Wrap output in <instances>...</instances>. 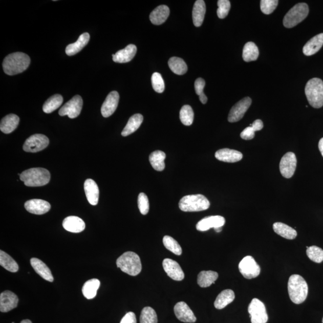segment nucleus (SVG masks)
<instances>
[{
  "mask_svg": "<svg viewBox=\"0 0 323 323\" xmlns=\"http://www.w3.org/2000/svg\"><path fill=\"white\" fill-rule=\"evenodd\" d=\"M30 62V58L26 53L15 52L6 56L3 62V68L6 74L14 76L25 72Z\"/></svg>",
  "mask_w": 323,
  "mask_h": 323,
  "instance_id": "obj_1",
  "label": "nucleus"
},
{
  "mask_svg": "<svg viewBox=\"0 0 323 323\" xmlns=\"http://www.w3.org/2000/svg\"><path fill=\"white\" fill-rule=\"evenodd\" d=\"M290 299L294 304H300L306 300L308 286L303 276L294 274L290 276L288 282Z\"/></svg>",
  "mask_w": 323,
  "mask_h": 323,
  "instance_id": "obj_2",
  "label": "nucleus"
},
{
  "mask_svg": "<svg viewBox=\"0 0 323 323\" xmlns=\"http://www.w3.org/2000/svg\"><path fill=\"white\" fill-rule=\"evenodd\" d=\"M20 180L26 186H44L49 183L51 174L48 169L45 168H31L20 174Z\"/></svg>",
  "mask_w": 323,
  "mask_h": 323,
  "instance_id": "obj_3",
  "label": "nucleus"
},
{
  "mask_svg": "<svg viewBox=\"0 0 323 323\" xmlns=\"http://www.w3.org/2000/svg\"><path fill=\"white\" fill-rule=\"evenodd\" d=\"M117 266L123 272L131 276H136L142 270V265L139 255L132 251L123 253L118 259Z\"/></svg>",
  "mask_w": 323,
  "mask_h": 323,
  "instance_id": "obj_4",
  "label": "nucleus"
},
{
  "mask_svg": "<svg viewBox=\"0 0 323 323\" xmlns=\"http://www.w3.org/2000/svg\"><path fill=\"white\" fill-rule=\"evenodd\" d=\"M309 103L315 109L323 106V81L318 78L309 80L305 89Z\"/></svg>",
  "mask_w": 323,
  "mask_h": 323,
  "instance_id": "obj_5",
  "label": "nucleus"
},
{
  "mask_svg": "<svg viewBox=\"0 0 323 323\" xmlns=\"http://www.w3.org/2000/svg\"><path fill=\"white\" fill-rule=\"evenodd\" d=\"M210 207L208 199L201 194L187 195L181 199L179 208L184 212H198L207 210Z\"/></svg>",
  "mask_w": 323,
  "mask_h": 323,
  "instance_id": "obj_6",
  "label": "nucleus"
},
{
  "mask_svg": "<svg viewBox=\"0 0 323 323\" xmlns=\"http://www.w3.org/2000/svg\"><path fill=\"white\" fill-rule=\"evenodd\" d=\"M308 13V5L305 3H298L293 6L284 17V26L287 28H292L296 26L306 18Z\"/></svg>",
  "mask_w": 323,
  "mask_h": 323,
  "instance_id": "obj_7",
  "label": "nucleus"
},
{
  "mask_svg": "<svg viewBox=\"0 0 323 323\" xmlns=\"http://www.w3.org/2000/svg\"><path fill=\"white\" fill-rule=\"evenodd\" d=\"M248 313L250 315L251 323H266L268 315L265 305L262 301L254 298L248 305Z\"/></svg>",
  "mask_w": 323,
  "mask_h": 323,
  "instance_id": "obj_8",
  "label": "nucleus"
},
{
  "mask_svg": "<svg viewBox=\"0 0 323 323\" xmlns=\"http://www.w3.org/2000/svg\"><path fill=\"white\" fill-rule=\"evenodd\" d=\"M239 267L241 274L247 279L256 278L261 273L260 266L250 255L244 257L240 262Z\"/></svg>",
  "mask_w": 323,
  "mask_h": 323,
  "instance_id": "obj_9",
  "label": "nucleus"
},
{
  "mask_svg": "<svg viewBox=\"0 0 323 323\" xmlns=\"http://www.w3.org/2000/svg\"><path fill=\"white\" fill-rule=\"evenodd\" d=\"M83 99L80 95L74 96L59 110L61 116H68L71 119L76 118L80 114L83 107Z\"/></svg>",
  "mask_w": 323,
  "mask_h": 323,
  "instance_id": "obj_10",
  "label": "nucleus"
},
{
  "mask_svg": "<svg viewBox=\"0 0 323 323\" xmlns=\"http://www.w3.org/2000/svg\"><path fill=\"white\" fill-rule=\"evenodd\" d=\"M49 144V138L42 134H34L25 142L23 150L25 152L36 153L44 150Z\"/></svg>",
  "mask_w": 323,
  "mask_h": 323,
  "instance_id": "obj_11",
  "label": "nucleus"
},
{
  "mask_svg": "<svg viewBox=\"0 0 323 323\" xmlns=\"http://www.w3.org/2000/svg\"><path fill=\"white\" fill-rule=\"evenodd\" d=\"M296 165L297 159L295 154L293 152L287 153L280 161V173L285 178L290 179L294 175Z\"/></svg>",
  "mask_w": 323,
  "mask_h": 323,
  "instance_id": "obj_12",
  "label": "nucleus"
},
{
  "mask_svg": "<svg viewBox=\"0 0 323 323\" xmlns=\"http://www.w3.org/2000/svg\"><path fill=\"white\" fill-rule=\"evenodd\" d=\"M252 100L250 97L244 98L235 105L232 106L228 116V121L230 123L239 122L242 119L249 109L251 104Z\"/></svg>",
  "mask_w": 323,
  "mask_h": 323,
  "instance_id": "obj_13",
  "label": "nucleus"
},
{
  "mask_svg": "<svg viewBox=\"0 0 323 323\" xmlns=\"http://www.w3.org/2000/svg\"><path fill=\"white\" fill-rule=\"evenodd\" d=\"M225 219L221 216H208L197 223L196 228L199 231L204 232L211 228H218L225 224Z\"/></svg>",
  "mask_w": 323,
  "mask_h": 323,
  "instance_id": "obj_14",
  "label": "nucleus"
},
{
  "mask_svg": "<svg viewBox=\"0 0 323 323\" xmlns=\"http://www.w3.org/2000/svg\"><path fill=\"white\" fill-rule=\"evenodd\" d=\"M164 271L169 276L175 281H182L184 278V272L182 268L177 262L171 259H165L162 263Z\"/></svg>",
  "mask_w": 323,
  "mask_h": 323,
  "instance_id": "obj_15",
  "label": "nucleus"
},
{
  "mask_svg": "<svg viewBox=\"0 0 323 323\" xmlns=\"http://www.w3.org/2000/svg\"><path fill=\"white\" fill-rule=\"evenodd\" d=\"M119 94L118 92L112 91L106 97L101 106V114L104 118H109L114 113L118 107Z\"/></svg>",
  "mask_w": 323,
  "mask_h": 323,
  "instance_id": "obj_16",
  "label": "nucleus"
},
{
  "mask_svg": "<svg viewBox=\"0 0 323 323\" xmlns=\"http://www.w3.org/2000/svg\"><path fill=\"white\" fill-rule=\"evenodd\" d=\"M175 313L180 321L184 322L193 323L197 321V318L187 304L184 302H180L175 307Z\"/></svg>",
  "mask_w": 323,
  "mask_h": 323,
  "instance_id": "obj_17",
  "label": "nucleus"
},
{
  "mask_svg": "<svg viewBox=\"0 0 323 323\" xmlns=\"http://www.w3.org/2000/svg\"><path fill=\"white\" fill-rule=\"evenodd\" d=\"M25 208L31 214L42 215L49 211L51 205L47 201L33 199L26 202Z\"/></svg>",
  "mask_w": 323,
  "mask_h": 323,
  "instance_id": "obj_18",
  "label": "nucleus"
},
{
  "mask_svg": "<svg viewBox=\"0 0 323 323\" xmlns=\"http://www.w3.org/2000/svg\"><path fill=\"white\" fill-rule=\"evenodd\" d=\"M18 297L10 291L6 290L0 294V311L8 312L17 307Z\"/></svg>",
  "mask_w": 323,
  "mask_h": 323,
  "instance_id": "obj_19",
  "label": "nucleus"
},
{
  "mask_svg": "<svg viewBox=\"0 0 323 323\" xmlns=\"http://www.w3.org/2000/svg\"><path fill=\"white\" fill-rule=\"evenodd\" d=\"M215 157L220 161L235 163L240 161L243 159V155L239 151L229 148H223L216 152Z\"/></svg>",
  "mask_w": 323,
  "mask_h": 323,
  "instance_id": "obj_20",
  "label": "nucleus"
},
{
  "mask_svg": "<svg viewBox=\"0 0 323 323\" xmlns=\"http://www.w3.org/2000/svg\"><path fill=\"white\" fill-rule=\"evenodd\" d=\"M137 48L136 45H129L125 49L120 50L113 55V61L117 63H126L130 62L136 55Z\"/></svg>",
  "mask_w": 323,
  "mask_h": 323,
  "instance_id": "obj_21",
  "label": "nucleus"
},
{
  "mask_svg": "<svg viewBox=\"0 0 323 323\" xmlns=\"http://www.w3.org/2000/svg\"><path fill=\"white\" fill-rule=\"evenodd\" d=\"M85 194L92 205H97L99 201V191L97 184L92 179H87L84 184Z\"/></svg>",
  "mask_w": 323,
  "mask_h": 323,
  "instance_id": "obj_22",
  "label": "nucleus"
},
{
  "mask_svg": "<svg viewBox=\"0 0 323 323\" xmlns=\"http://www.w3.org/2000/svg\"><path fill=\"white\" fill-rule=\"evenodd\" d=\"M62 226L67 231L80 233L85 229V223L82 219L77 216H69L63 220Z\"/></svg>",
  "mask_w": 323,
  "mask_h": 323,
  "instance_id": "obj_23",
  "label": "nucleus"
},
{
  "mask_svg": "<svg viewBox=\"0 0 323 323\" xmlns=\"http://www.w3.org/2000/svg\"><path fill=\"white\" fill-rule=\"evenodd\" d=\"M31 265L34 271L42 278L49 282H53V276L48 266L44 262L37 258H32L30 261Z\"/></svg>",
  "mask_w": 323,
  "mask_h": 323,
  "instance_id": "obj_24",
  "label": "nucleus"
},
{
  "mask_svg": "<svg viewBox=\"0 0 323 323\" xmlns=\"http://www.w3.org/2000/svg\"><path fill=\"white\" fill-rule=\"evenodd\" d=\"M322 45L323 33L315 35L304 46V54L306 56L313 55L320 50Z\"/></svg>",
  "mask_w": 323,
  "mask_h": 323,
  "instance_id": "obj_25",
  "label": "nucleus"
},
{
  "mask_svg": "<svg viewBox=\"0 0 323 323\" xmlns=\"http://www.w3.org/2000/svg\"><path fill=\"white\" fill-rule=\"evenodd\" d=\"M90 40V35L88 33H84L80 35L76 42L67 46L66 54L68 56H73L77 54L88 45Z\"/></svg>",
  "mask_w": 323,
  "mask_h": 323,
  "instance_id": "obj_26",
  "label": "nucleus"
},
{
  "mask_svg": "<svg viewBox=\"0 0 323 323\" xmlns=\"http://www.w3.org/2000/svg\"><path fill=\"white\" fill-rule=\"evenodd\" d=\"M169 9L168 6L161 5L153 10L150 15V20L153 24L159 26L164 23L169 15Z\"/></svg>",
  "mask_w": 323,
  "mask_h": 323,
  "instance_id": "obj_27",
  "label": "nucleus"
},
{
  "mask_svg": "<svg viewBox=\"0 0 323 323\" xmlns=\"http://www.w3.org/2000/svg\"><path fill=\"white\" fill-rule=\"evenodd\" d=\"M19 118L16 115L10 114L3 118L0 123V130L3 133L8 134L15 131L19 123Z\"/></svg>",
  "mask_w": 323,
  "mask_h": 323,
  "instance_id": "obj_28",
  "label": "nucleus"
},
{
  "mask_svg": "<svg viewBox=\"0 0 323 323\" xmlns=\"http://www.w3.org/2000/svg\"><path fill=\"white\" fill-rule=\"evenodd\" d=\"M206 12V6L203 0H197L195 3L192 12L194 26L200 27L204 22Z\"/></svg>",
  "mask_w": 323,
  "mask_h": 323,
  "instance_id": "obj_29",
  "label": "nucleus"
},
{
  "mask_svg": "<svg viewBox=\"0 0 323 323\" xmlns=\"http://www.w3.org/2000/svg\"><path fill=\"white\" fill-rule=\"evenodd\" d=\"M235 293L233 290L230 289L223 290L216 298L214 302V307L218 310H222L228 306L229 304L232 303L235 299Z\"/></svg>",
  "mask_w": 323,
  "mask_h": 323,
  "instance_id": "obj_30",
  "label": "nucleus"
},
{
  "mask_svg": "<svg viewBox=\"0 0 323 323\" xmlns=\"http://www.w3.org/2000/svg\"><path fill=\"white\" fill-rule=\"evenodd\" d=\"M273 229L276 234L287 240H294L297 235L295 229L281 222L275 223Z\"/></svg>",
  "mask_w": 323,
  "mask_h": 323,
  "instance_id": "obj_31",
  "label": "nucleus"
},
{
  "mask_svg": "<svg viewBox=\"0 0 323 323\" xmlns=\"http://www.w3.org/2000/svg\"><path fill=\"white\" fill-rule=\"evenodd\" d=\"M143 121V116L141 114H136L131 116L125 128L122 131V136L123 137L128 136L131 134L136 132L139 128Z\"/></svg>",
  "mask_w": 323,
  "mask_h": 323,
  "instance_id": "obj_32",
  "label": "nucleus"
},
{
  "mask_svg": "<svg viewBox=\"0 0 323 323\" xmlns=\"http://www.w3.org/2000/svg\"><path fill=\"white\" fill-rule=\"evenodd\" d=\"M219 277L218 272L208 271H201L198 276V284L202 288H206L214 284Z\"/></svg>",
  "mask_w": 323,
  "mask_h": 323,
  "instance_id": "obj_33",
  "label": "nucleus"
},
{
  "mask_svg": "<svg viewBox=\"0 0 323 323\" xmlns=\"http://www.w3.org/2000/svg\"><path fill=\"white\" fill-rule=\"evenodd\" d=\"M165 158L166 155L164 152L157 150L152 153L149 156V161L156 171H162L165 167Z\"/></svg>",
  "mask_w": 323,
  "mask_h": 323,
  "instance_id": "obj_34",
  "label": "nucleus"
},
{
  "mask_svg": "<svg viewBox=\"0 0 323 323\" xmlns=\"http://www.w3.org/2000/svg\"><path fill=\"white\" fill-rule=\"evenodd\" d=\"M99 286H100V282L98 279L94 278L88 280L83 286V296L88 299H94L97 295Z\"/></svg>",
  "mask_w": 323,
  "mask_h": 323,
  "instance_id": "obj_35",
  "label": "nucleus"
},
{
  "mask_svg": "<svg viewBox=\"0 0 323 323\" xmlns=\"http://www.w3.org/2000/svg\"><path fill=\"white\" fill-rule=\"evenodd\" d=\"M259 52L257 46L253 42H248L243 48V58L244 61L249 62L256 61Z\"/></svg>",
  "mask_w": 323,
  "mask_h": 323,
  "instance_id": "obj_36",
  "label": "nucleus"
},
{
  "mask_svg": "<svg viewBox=\"0 0 323 323\" xmlns=\"http://www.w3.org/2000/svg\"><path fill=\"white\" fill-rule=\"evenodd\" d=\"M0 265L11 272H16L19 270V266L17 262L6 252L0 251Z\"/></svg>",
  "mask_w": 323,
  "mask_h": 323,
  "instance_id": "obj_37",
  "label": "nucleus"
},
{
  "mask_svg": "<svg viewBox=\"0 0 323 323\" xmlns=\"http://www.w3.org/2000/svg\"><path fill=\"white\" fill-rule=\"evenodd\" d=\"M63 102V97L59 94H55L50 97L42 106V111L46 113H51L58 109Z\"/></svg>",
  "mask_w": 323,
  "mask_h": 323,
  "instance_id": "obj_38",
  "label": "nucleus"
},
{
  "mask_svg": "<svg viewBox=\"0 0 323 323\" xmlns=\"http://www.w3.org/2000/svg\"><path fill=\"white\" fill-rule=\"evenodd\" d=\"M169 69L172 72L177 75H183L186 73L187 66L185 62L182 58L178 57H172L168 61Z\"/></svg>",
  "mask_w": 323,
  "mask_h": 323,
  "instance_id": "obj_39",
  "label": "nucleus"
},
{
  "mask_svg": "<svg viewBox=\"0 0 323 323\" xmlns=\"http://www.w3.org/2000/svg\"><path fill=\"white\" fill-rule=\"evenodd\" d=\"M263 127H264V123H263L262 120L260 119L255 120L250 126L247 127L241 133L240 136L242 139L245 140L253 139L255 131H261L263 129Z\"/></svg>",
  "mask_w": 323,
  "mask_h": 323,
  "instance_id": "obj_40",
  "label": "nucleus"
},
{
  "mask_svg": "<svg viewBox=\"0 0 323 323\" xmlns=\"http://www.w3.org/2000/svg\"><path fill=\"white\" fill-rule=\"evenodd\" d=\"M180 119L184 125L190 126L193 123L194 113L192 108L190 105L183 106L180 112Z\"/></svg>",
  "mask_w": 323,
  "mask_h": 323,
  "instance_id": "obj_41",
  "label": "nucleus"
},
{
  "mask_svg": "<svg viewBox=\"0 0 323 323\" xmlns=\"http://www.w3.org/2000/svg\"><path fill=\"white\" fill-rule=\"evenodd\" d=\"M163 243L165 247L172 253L177 255H180L182 253V247L176 240L171 236H165L163 239Z\"/></svg>",
  "mask_w": 323,
  "mask_h": 323,
  "instance_id": "obj_42",
  "label": "nucleus"
},
{
  "mask_svg": "<svg viewBox=\"0 0 323 323\" xmlns=\"http://www.w3.org/2000/svg\"><path fill=\"white\" fill-rule=\"evenodd\" d=\"M140 323H158V317L155 311L151 307L143 308L140 315Z\"/></svg>",
  "mask_w": 323,
  "mask_h": 323,
  "instance_id": "obj_43",
  "label": "nucleus"
},
{
  "mask_svg": "<svg viewBox=\"0 0 323 323\" xmlns=\"http://www.w3.org/2000/svg\"><path fill=\"white\" fill-rule=\"evenodd\" d=\"M307 254L311 261L317 264L323 261V250L321 248L315 246L308 247Z\"/></svg>",
  "mask_w": 323,
  "mask_h": 323,
  "instance_id": "obj_44",
  "label": "nucleus"
},
{
  "mask_svg": "<svg viewBox=\"0 0 323 323\" xmlns=\"http://www.w3.org/2000/svg\"><path fill=\"white\" fill-rule=\"evenodd\" d=\"M153 88L158 93H162L165 90V83L161 74L154 73L152 76Z\"/></svg>",
  "mask_w": 323,
  "mask_h": 323,
  "instance_id": "obj_45",
  "label": "nucleus"
},
{
  "mask_svg": "<svg viewBox=\"0 0 323 323\" xmlns=\"http://www.w3.org/2000/svg\"><path fill=\"white\" fill-rule=\"evenodd\" d=\"M278 2V0H262L261 1V11L265 15H270L276 9Z\"/></svg>",
  "mask_w": 323,
  "mask_h": 323,
  "instance_id": "obj_46",
  "label": "nucleus"
},
{
  "mask_svg": "<svg viewBox=\"0 0 323 323\" xmlns=\"http://www.w3.org/2000/svg\"><path fill=\"white\" fill-rule=\"evenodd\" d=\"M218 16L220 19H225L228 15L230 9V2L229 0H219L218 2Z\"/></svg>",
  "mask_w": 323,
  "mask_h": 323,
  "instance_id": "obj_47",
  "label": "nucleus"
},
{
  "mask_svg": "<svg viewBox=\"0 0 323 323\" xmlns=\"http://www.w3.org/2000/svg\"><path fill=\"white\" fill-rule=\"evenodd\" d=\"M138 206L142 214L146 215L148 214L150 205H149L148 199L146 195L141 193L138 195Z\"/></svg>",
  "mask_w": 323,
  "mask_h": 323,
  "instance_id": "obj_48",
  "label": "nucleus"
},
{
  "mask_svg": "<svg viewBox=\"0 0 323 323\" xmlns=\"http://www.w3.org/2000/svg\"><path fill=\"white\" fill-rule=\"evenodd\" d=\"M205 81L202 78H198L195 82V90L198 95L200 96L204 93Z\"/></svg>",
  "mask_w": 323,
  "mask_h": 323,
  "instance_id": "obj_49",
  "label": "nucleus"
},
{
  "mask_svg": "<svg viewBox=\"0 0 323 323\" xmlns=\"http://www.w3.org/2000/svg\"><path fill=\"white\" fill-rule=\"evenodd\" d=\"M120 323H137L136 314L133 312H128L124 316Z\"/></svg>",
  "mask_w": 323,
  "mask_h": 323,
  "instance_id": "obj_50",
  "label": "nucleus"
},
{
  "mask_svg": "<svg viewBox=\"0 0 323 323\" xmlns=\"http://www.w3.org/2000/svg\"><path fill=\"white\" fill-rule=\"evenodd\" d=\"M199 97H200V101L202 103V104H205L206 103H207L208 101V98L207 97V96H206L205 94H202L201 95L199 96Z\"/></svg>",
  "mask_w": 323,
  "mask_h": 323,
  "instance_id": "obj_51",
  "label": "nucleus"
},
{
  "mask_svg": "<svg viewBox=\"0 0 323 323\" xmlns=\"http://www.w3.org/2000/svg\"><path fill=\"white\" fill-rule=\"evenodd\" d=\"M318 148L323 157V138L319 141Z\"/></svg>",
  "mask_w": 323,
  "mask_h": 323,
  "instance_id": "obj_52",
  "label": "nucleus"
},
{
  "mask_svg": "<svg viewBox=\"0 0 323 323\" xmlns=\"http://www.w3.org/2000/svg\"><path fill=\"white\" fill-rule=\"evenodd\" d=\"M214 230L216 232H218V233L221 232H222V227H221V228H216L214 229Z\"/></svg>",
  "mask_w": 323,
  "mask_h": 323,
  "instance_id": "obj_53",
  "label": "nucleus"
},
{
  "mask_svg": "<svg viewBox=\"0 0 323 323\" xmlns=\"http://www.w3.org/2000/svg\"><path fill=\"white\" fill-rule=\"evenodd\" d=\"M20 323H32L30 319H24Z\"/></svg>",
  "mask_w": 323,
  "mask_h": 323,
  "instance_id": "obj_54",
  "label": "nucleus"
},
{
  "mask_svg": "<svg viewBox=\"0 0 323 323\" xmlns=\"http://www.w3.org/2000/svg\"><path fill=\"white\" fill-rule=\"evenodd\" d=\"M322 323H323V318H322Z\"/></svg>",
  "mask_w": 323,
  "mask_h": 323,
  "instance_id": "obj_55",
  "label": "nucleus"
},
{
  "mask_svg": "<svg viewBox=\"0 0 323 323\" xmlns=\"http://www.w3.org/2000/svg\"><path fill=\"white\" fill-rule=\"evenodd\" d=\"M12 323H15V322H13Z\"/></svg>",
  "mask_w": 323,
  "mask_h": 323,
  "instance_id": "obj_56",
  "label": "nucleus"
}]
</instances>
